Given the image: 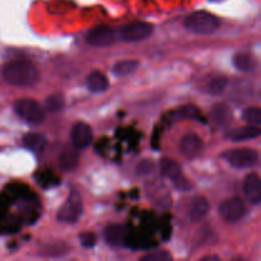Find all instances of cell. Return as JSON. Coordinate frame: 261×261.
<instances>
[{
  "instance_id": "14",
  "label": "cell",
  "mask_w": 261,
  "mask_h": 261,
  "mask_svg": "<svg viewBox=\"0 0 261 261\" xmlns=\"http://www.w3.org/2000/svg\"><path fill=\"white\" fill-rule=\"evenodd\" d=\"M260 135V127L259 126H249L244 127H236V129H231L226 133V138L233 142H244V140L255 139Z\"/></svg>"
},
{
  "instance_id": "19",
  "label": "cell",
  "mask_w": 261,
  "mask_h": 261,
  "mask_svg": "<svg viewBox=\"0 0 261 261\" xmlns=\"http://www.w3.org/2000/svg\"><path fill=\"white\" fill-rule=\"evenodd\" d=\"M233 64L240 71H252L256 68V60L249 53H240L234 56Z\"/></svg>"
},
{
  "instance_id": "4",
  "label": "cell",
  "mask_w": 261,
  "mask_h": 261,
  "mask_svg": "<svg viewBox=\"0 0 261 261\" xmlns=\"http://www.w3.org/2000/svg\"><path fill=\"white\" fill-rule=\"evenodd\" d=\"M14 110L18 116L30 124L37 125L45 120V111L36 101L31 98H22L15 102Z\"/></svg>"
},
{
  "instance_id": "30",
  "label": "cell",
  "mask_w": 261,
  "mask_h": 261,
  "mask_svg": "<svg viewBox=\"0 0 261 261\" xmlns=\"http://www.w3.org/2000/svg\"><path fill=\"white\" fill-rule=\"evenodd\" d=\"M152 168H153L152 163L144 161V162H142L139 166H138V172L142 173V175H148V173L152 172Z\"/></svg>"
},
{
  "instance_id": "29",
  "label": "cell",
  "mask_w": 261,
  "mask_h": 261,
  "mask_svg": "<svg viewBox=\"0 0 261 261\" xmlns=\"http://www.w3.org/2000/svg\"><path fill=\"white\" fill-rule=\"evenodd\" d=\"M81 242L84 247L91 249L96 245V236L93 233H84L81 236Z\"/></svg>"
},
{
  "instance_id": "12",
  "label": "cell",
  "mask_w": 261,
  "mask_h": 261,
  "mask_svg": "<svg viewBox=\"0 0 261 261\" xmlns=\"http://www.w3.org/2000/svg\"><path fill=\"white\" fill-rule=\"evenodd\" d=\"M244 193L247 200L254 205H259L261 201V185L257 173H250L244 181Z\"/></svg>"
},
{
  "instance_id": "3",
  "label": "cell",
  "mask_w": 261,
  "mask_h": 261,
  "mask_svg": "<svg viewBox=\"0 0 261 261\" xmlns=\"http://www.w3.org/2000/svg\"><path fill=\"white\" fill-rule=\"evenodd\" d=\"M82 213H83V203H82L81 195L76 191H71L66 198L65 203L59 209L56 219L61 223L73 224L79 221Z\"/></svg>"
},
{
  "instance_id": "8",
  "label": "cell",
  "mask_w": 261,
  "mask_h": 261,
  "mask_svg": "<svg viewBox=\"0 0 261 261\" xmlns=\"http://www.w3.org/2000/svg\"><path fill=\"white\" fill-rule=\"evenodd\" d=\"M160 170L161 173H162L165 177L172 180L173 182H175L176 188H178L180 190H189V189L191 188V185L188 182V180L184 177L180 165H178L176 161L170 160V158H163V160L161 161Z\"/></svg>"
},
{
  "instance_id": "5",
  "label": "cell",
  "mask_w": 261,
  "mask_h": 261,
  "mask_svg": "<svg viewBox=\"0 0 261 261\" xmlns=\"http://www.w3.org/2000/svg\"><path fill=\"white\" fill-rule=\"evenodd\" d=\"M223 158L234 168H252L259 162V153L250 148H240L224 153Z\"/></svg>"
},
{
  "instance_id": "16",
  "label": "cell",
  "mask_w": 261,
  "mask_h": 261,
  "mask_svg": "<svg viewBox=\"0 0 261 261\" xmlns=\"http://www.w3.org/2000/svg\"><path fill=\"white\" fill-rule=\"evenodd\" d=\"M79 162V155L75 148H65L60 153L58 160V165L60 170L63 171H71L76 167Z\"/></svg>"
},
{
  "instance_id": "28",
  "label": "cell",
  "mask_w": 261,
  "mask_h": 261,
  "mask_svg": "<svg viewBox=\"0 0 261 261\" xmlns=\"http://www.w3.org/2000/svg\"><path fill=\"white\" fill-rule=\"evenodd\" d=\"M9 204H10V198L7 195V194H2L0 195V222L5 218L7 216V212L9 209Z\"/></svg>"
},
{
  "instance_id": "26",
  "label": "cell",
  "mask_w": 261,
  "mask_h": 261,
  "mask_svg": "<svg viewBox=\"0 0 261 261\" xmlns=\"http://www.w3.org/2000/svg\"><path fill=\"white\" fill-rule=\"evenodd\" d=\"M142 260H144V261H170V260H172V256H171V255L166 251H155V252H150V254L143 256Z\"/></svg>"
},
{
  "instance_id": "18",
  "label": "cell",
  "mask_w": 261,
  "mask_h": 261,
  "mask_svg": "<svg viewBox=\"0 0 261 261\" xmlns=\"http://www.w3.org/2000/svg\"><path fill=\"white\" fill-rule=\"evenodd\" d=\"M232 117H233V114H232V110L229 109L228 105L217 103L212 110V119L214 120L217 125L226 126L232 121Z\"/></svg>"
},
{
  "instance_id": "13",
  "label": "cell",
  "mask_w": 261,
  "mask_h": 261,
  "mask_svg": "<svg viewBox=\"0 0 261 261\" xmlns=\"http://www.w3.org/2000/svg\"><path fill=\"white\" fill-rule=\"evenodd\" d=\"M127 234V228L122 224H111L105 229V240L111 246H125Z\"/></svg>"
},
{
  "instance_id": "24",
  "label": "cell",
  "mask_w": 261,
  "mask_h": 261,
  "mask_svg": "<svg viewBox=\"0 0 261 261\" xmlns=\"http://www.w3.org/2000/svg\"><path fill=\"white\" fill-rule=\"evenodd\" d=\"M178 115L182 117H185V119H193V120H198V121H201L205 124L206 120H204V117L201 116L200 111H199V109L196 106H184L181 107L180 111H178Z\"/></svg>"
},
{
  "instance_id": "20",
  "label": "cell",
  "mask_w": 261,
  "mask_h": 261,
  "mask_svg": "<svg viewBox=\"0 0 261 261\" xmlns=\"http://www.w3.org/2000/svg\"><path fill=\"white\" fill-rule=\"evenodd\" d=\"M23 145L33 152H41L46 147V138L37 133H30L23 137Z\"/></svg>"
},
{
  "instance_id": "9",
  "label": "cell",
  "mask_w": 261,
  "mask_h": 261,
  "mask_svg": "<svg viewBox=\"0 0 261 261\" xmlns=\"http://www.w3.org/2000/svg\"><path fill=\"white\" fill-rule=\"evenodd\" d=\"M219 214L224 221L234 223L244 218L246 214V206L240 198L227 199L219 206Z\"/></svg>"
},
{
  "instance_id": "21",
  "label": "cell",
  "mask_w": 261,
  "mask_h": 261,
  "mask_svg": "<svg viewBox=\"0 0 261 261\" xmlns=\"http://www.w3.org/2000/svg\"><path fill=\"white\" fill-rule=\"evenodd\" d=\"M139 63L137 60H122L114 65V73L117 76H127L138 70Z\"/></svg>"
},
{
  "instance_id": "15",
  "label": "cell",
  "mask_w": 261,
  "mask_h": 261,
  "mask_svg": "<svg viewBox=\"0 0 261 261\" xmlns=\"http://www.w3.org/2000/svg\"><path fill=\"white\" fill-rule=\"evenodd\" d=\"M209 211V203L205 198H198L194 199L190 204V208H189V218L193 222H199L204 218V217L208 214Z\"/></svg>"
},
{
  "instance_id": "2",
  "label": "cell",
  "mask_w": 261,
  "mask_h": 261,
  "mask_svg": "<svg viewBox=\"0 0 261 261\" xmlns=\"http://www.w3.org/2000/svg\"><path fill=\"white\" fill-rule=\"evenodd\" d=\"M185 28L191 33L196 35H211L216 32L219 27V19L216 15L208 12H195L186 17Z\"/></svg>"
},
{
  "instance_id": "17",
  "label": "cell",
  "mask_w": 261,
  "mask_h": 261,
  "mask_svg": "<svg viewBox=\"0 0 261 261\" xmlns=\"http://www.w3.org/2000/svg\"><path fill=\"white\" fill-rule=\"evenodd\" d=\"M87 87L93 93H101L109 88V79L101 71H92L87 76Z\"/></svg>"
},
{
  "instance_id": "22",
  "label": "cell",
  "mask_w": 261,
  "mask_h": 261,
  "mask_svg": "<svg viewBox=\"0 0 261 261\" xmlns=\"http://www.w3.org/2000/svg\"><path fill=\"white\" fill-rule=\"evenodd\" d=\"M244 120L246 122H249L252 126H259L261 125V110L259 107H249L244 111L242 114Z\"/></svg>"
},
{
  "instance_id": "7",
  "label": "cell",
  "mask_w": 261,
  "mask_h": 261,
  "mask_svg": "<svg viewBox=\"0 0 261 261\" xmlns=\"http://www.w3.org/2000/svg\"><path fill=\"white\" fill-rule=\"evenodd\" d=\"M153 33V25L147 22H133L119 31V38L126 42H139L149 38Z\"/></svg>"
},
{
  "instance_id": "10",
  "label": "cell",
  "mask_w": 261,
  "mask_h": 261,
  "mask_svg": "<svg viewBox=\"0 0 261 261\" xmlns=\"http://www.w3.org/2000/svg\"><path fill=\"white\" fill-rule=\"evenodd\" d=\"M93 139V133L86 122H76L71 129V142L75 149H86Z\"/></svg>"
},
{
  "instance_id": "25",
  "label": "cell",
  "mask_w": 261,
  "mask_h": 261,
  "mask_svg": "<svg viewBox=\"0 0 261 261\" xmlns=\"http://www.w3.org/2000/svg\"><path fill=\"white\" fill-rule=\"evenodd\" d=\"M227 84H228V79L224 78V76H217V78L212 79L208 89L212 94H221L226 89Z\"/></svg>"
},
{
  "instance_id": "27",
  "label": "cell",
  "mask_w": 261,
  "mask_h": 261,
  "mask_svg": "<svg viewBox=\"0 0 261 261\" xmlns=\"http://www.w3.org/2000/svg\"><path fill=\"white\" fill-rule=\"evenodd\" d=\"M38 181H40V184L43 188H50V186L59 184V178H56L51 172H46L43 176H40V180Z\"/></svg>"
},
{
  "instance_id": "11",
  "label": "cell",
  "mask_w": 261,
  "mask_h": 261,
  "mask_svg": "<svg viewBox=\"0 0 261 261\" xmlns=\"http://www.w3.org/2000/svg\"><path fill=\"white\" fill-rule=\"evenodd\" d=\"M204 149V143L200 137L195 134H189L181 139L180 152L188 160H194L201 154Z\"/></svg>"
},
{
  "instance_id": "23",
  "label": "cell",
  "mask_w": 261,
  "mask_h": 261,
  "mask_svg": "<svg viewBox=\"0 0 261 261\" xmlns=\"http://www.w3.org/2000/svg\"><path fill=\"white\" fill-rule=\"evenodd\" d=\"M65 101H64V97L61 94H54L50 96L45 102V107L48 112H58L60 110H63Z\"/></svg>"
},
{
  "instance_id": "6",
  "label": "cell",
  "mask_w": 261,
  "mask_h": 261,
  "mask_svg": "<svg viewBox=\"0 0 261 261\" xmlns=\"http://www.w3.org/2000/svg\"><path fill=\"white\" fill-rule=\"evenodd\" d=\"M117 40H120L119 31L107 27V25H98V27L92 28L86 36L87 43L96 47H107L110 45H114Z\"/></svg>"
},
{
  "instance_id": "1",
  "label": "cell",
  "mask_w": 261,
  "mask_h": 261,
  "mask_svg": "<svg viewBox=\"0 0 261 261\" xmlns=\"http://www.w3.org/2000/svg\"><path fill=\"white\" fill-rule=\"evenodd\" d=\"M3 78L10 86L27 87L37 83L40 79V73L37 68L30 61L14 60L4 65Z\"/></svg>"
}]
</instances>
